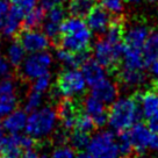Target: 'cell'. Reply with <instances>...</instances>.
<instances>
[{
    "instance_id": "f907efd6",
    "label": "cell",
    "mask_w": 158,
    "mask_h": 158,
    "mask_svg": "<svg viewBox=\"0 0 158 158\" xmlns=\"http://www.w3.org/2000/svg\"><path fill=\"white\" fill-rule=\"evenodd\" d=\"M129 158H142V157L138 156V153H136V155H134V156H131V157H129Z\"/></svg>"
},
{
    "instance_id": "8fae6325",
    "label": "cell",
    "mask_w": 158,
    "mask_h": 158,
    "mask_svg": "<svg viewBox=\"0 0 158 158\" xmlns=\"http://www.w3.org/2000/svg\"><path fill=\"white\" fill-rule=\"evenodd\" d=\"M56 113H57V118L62 122V127L64 130L66 131L73 130L76 126V118L80 113L78 105L73 100H71L70 98L62 99L58 102Z\"/></svg>"
},
{
    "instance_id": "f35d334b",
    "label": "cell",
    "mask_w": 158,
    "mask_h": 158,
    "mask_svg": "<svg viewBox=\"0 0 158 158\" xmlns=\"http://www.w3.org/2000/svg\"><path fill=\"white\" fill-rule=\"evenodd\" d=\"M10 1L13 4V6L21 8L25 13H28L35 7V0H10Z\"/></svg>"
},
{
    "instance_id": "484cf974",
    "label": "cell",
    "mask_w": 158,
    "mask_h": 158,
    "mask_svg": "<svg viewBox=\"0 0 158 158\" xmlns=\"http://www.w3.org/2000/svg\"><path fill=\"white\" fill-rule=\"evenodd\" d=\"M118 78L121 80V83L126 86L134 87V86L143 84L145 80V74L143 73V70L122 69V71L118 74Z\"/></svg>"
},
{
    "instance_id": "1f68e13d",
    "label": "cell",
    "mask_w": 158,
    "mask_h": 158,
    "mask_svg": "<svg viewBox=\"0 0 158 158\" xmlns=\"http://www.w3.org/2000/svg\"><path fill=\"white\" fill-rule=\"evenodd\" d=\"M42 93L40 92H36V91H33L28 94L27 97V100H26V104H25V110L28 112V113H31L34 112L36 109L40 108V106L42 105Z\"/></svg>"
},
{
    "instance_id": "e0dca14e",
    "label": "cell",
    "mask_w": 158,
    "mask_h": 158,
    "mask_svg": "<svg viewBox=\"0 0 158 158\" xmlns=\"http://www.w3.org/2000/svg\"><path fill=\"white\" fill-rule=\"evenodd\" d=\"M81 73L84 76L86 84L93 86L100 80L106 78V70L102 65H100L95 59L89 58L80 65Z\"/></svg>"
},
{
    "instance_id": "9c48e42d",
    "label": "cell",
    "mask_w": 158,
    "mask_h": 158,
    "mask_svg": "<svg viewBox=\"0 0 158 158\" xmlns=\"http://www.w3.org/2000/svg\"><path fill=\"white\" fill-rule=\"evenodd\" d=\"M16 36L23 49L31 54L44 51L51 44L49 37L37 29H21Z\"/></svg>"
},
{
    "instance_id": "ab89813d",
    "label": "cell",
    "mask_w": 158,
    "mask_h": 158,
    "mask_svg": "<svg viewBox=\"0 0 158 158\" xmlns=\"http://www.w3.org/2000/svg\"><path fill=\"white\" fill-rule=\"evenodd\" d=\"M10 4L8 1L6 0H0V33L2 30V27H4V23L6 21V18L8 15V12H10Z\"/></svg>"
},
{
    "instance_id": "5bb4252c",
    "label": "cell",
    "mask_w": 158,
    "mask_h": 158,
    "mask_svg": "<svg viewBox=\"0 0 158 158\" xmlns=\"http://www.w3.org/2000/svg\"><path fill=\"white\" fill-rule=\"evenodd\" d=\"M150 34V29L145 25H135L127 31H124V44L133 49L142 50L145 41Z\"/></svg>"
},
{
    "instance_id": "ba28073f",
    "label": "cell",
    "mask_w": 158,
    "mask_h": 158,
    "mask_svg": "<svg viewBox=\"0 0 158 158\" xmlns=\"http://www.w3.org/2000/svg\"><path fill=\"white\" fill-rule=\"evenodd\" d=\"M129 136L137 153L143 152L147 149L158 151V134L153 133L147 124L136 122L129 130Z\"/></svg>"
},
{
    "instance_id": "7dc6e473",
    "label": "cell",
    "mask_w": 158,
    "mask_h": 158,
    "mask_svg": "<svg viewBox=\"0 0 158 158\" xmlns=\"http://www.w3.org/2000/svg\"><path fill=\"white\" fill-rule=\"evenodd\" d=\"M2 124L0 123V143H1V141H2Z\"/></svg>"
},
{
    "instance_id": "f6af8a7d",
    "label": "cell",
    "mask_w": 158,
    "mask_h": 158,
    "mask_svg": "<svg viewBox=\"0 0 158 158\" xmlns=\"http://www.w3.org/2000/svg\"><path fill=\"white\" fill-rule=\"evenodd\" d=\"M151 71H152V73L157 77L158 76V57H157V59L153 62L152 64H151Z\"/></svg>"
},
{
    "instance_id": "7402d4cb",
    "label": "cell",
    "mask_w": 158,
    "mask_h": 158,
    "mask_svg": "<svg viewBox=\"0 0 158 158\" xmlns=\"http://www.w3.org/2000/svg\"><path fill=\"white\" fill-rule=\"evenodd\" d=\"M142 55H143L144 64L147 66H151L153 62L158 57V31L150 33L148 39L142 48Z\"/></svg>"
},
{
    "instance_id": "f1b7e54d",
    "label": "cell",
    "mask_w": 158,
    "mask_h": 158,
    "mask_svg": "<svg viewBox=\"0 0 158 158\" xmlns=\"http://www.w3.org/2000/svg\"><path fill=\"white\" fill-rule=\"evenodd\" d=\"M89 142V136L87 133L80 131L74 129L72 133L69 135V141L68 143L70 147L76 150H83L84 148H87V144Z\"/></svg>"
},
{
    "instance_id": "b9f144b4",
    "label": "cell",
    "mask_w": 158,
    "mask_h": 158,
    "mask_svg": "<svg viewBox=\"0 0 158 158\" xmlns=\"http://www.w3.org/2000/svg\"><path fill=\"white\" fill-rule=\"evenodd\" d=\"M148 127L153 133L158 134V112L156 114H153L151 118H148Z\"/></svg>"
},
{
    "instance_id": "6da1fadb",
    "label": "cell",
    "mask_w": 158,
    "mask_h": 158,
    "mask_svg": "<svg viewBox=\"0 0 158 158\" xmlns=\"http://www.w3.org/2000/svg\"><path fill=\"white\" fill-rule=\"evenodd\" d=\"M141 118L139 104L134 95L115 100L108 109V123L118 133L130 129Z\"/></svg>"
},
{
    "instance_id": "4dcf8cb0",
    "label": "cell",
    "mask_w": 158,
    "mask_h": 158,
    "mask_svg": "<svg viewBox=\"0 0 158 158\" xmlns=\"http://www.w3.org/2000/svg\"><path fill=\"white\" fill-rule=\"evenodd\" d=\"M97 128L95 124H94L92 118L85 113H79L77 118H76V126H74V129L77 130H80V131H84V133H92L94 129Z\"/></svg>"
},
{
    "instance_id": "836d02e7",
    "label": "cell",
    "mask_w": 158,
    "mask_h": 158,
    "mask_svg": "<svg viewBox=\"0 0 158 158\" xmlns=\"http://www.w3.org/2000/svg\"><path fill=\"white\" fill-rule=\"evenodd\" d=\"M65 15H66V12L63 8V6H56V7H52L48 10V14H47V18H48V21H51V22H55V23H58L60 25L65 19Z\"/></svg>"
},
{
    "instance_id": "9a60e30c",
    "label": "cell",
    "mask_w": 158,
    "mask_h": 158,
    "mask_svg": "<svg viewBox=\"0 0 158 158\" xmlns=\"http://www.w3.org/2000/svg\"><path fill=\"white\" fill-rule=\"evenodd\" d=\"M134 97L137 99L139 108L142 112V116L145 118H151L153 114L158 112V92L155 89L147 92H136Z\"/></svg>"
},
{
    "instance_id": "ffe728a7",
    "label": "cell",
    "mask_w": 158,
    "mask_h": 158,
    "mask_svg": "<svg viewBox=\"0 0 158 158\" xmlns=\"http://www.w3.org/2000/svg\"><path fill=\"white\" fill-rule=\"evenodd\" d=\"M26 123H27L26 110L16 109L8 115H6V118L2 121V128L10 134H19V131L26 128Z\"/></svg>"
},
{
    "instance_id": "cb8c5ba5",
    "label": "cell",
    "mask_w": 158,
    "mask_h": 158,
    "mask_svg": "<svg viewBox=\"0 0 158 158\" xmlns=\"http://www.w3.org/2000/svg\"><path fill=\"white\" fill-rule=\"evenodd\" d=\"M105 34H106V40L109 43L112 44L121 43L124 35V26L121 18H115L112 20Z\"/></svg>"
},
{
    "instance_id": "d4e9b609",
    "label": "cell",
    "mask_w": 158,
    "mask_h": 158,
    "mask_svg": "<svg viewBox=\"0 0 158 158\" xmlns=\"http://www.w3.org/2000/svg\"><path fill=\"white\" fill-rule=\"evenodd\" d=\"M97 5V0H70L69 12L72 16L85 18L89 10Z\"/></svg>"
},
{
    "instance_id": "8d00e7d4",
    "label": "cell",
    "mask_w": 158,
    "mask_h": 158,
    "mask_svg": "<svg viewBox=\"0 0 158 158\" xmlns=\"http://www.w3.org/2000/svg\"><path fill=\"white\" fill-rule=\"evenodd\" d=\"M51 158H76V155L71 147L58 145L51 153Z\"/></svg>"
},
{
    "instance_id": "7c38bea8",
    "label": "cell",
    "mask_w": 158,
    "mask_h": 158,
    "mask_svg": "<svg viewBox=\"0 0 158 158\" xmlns=\"http://www.w3.org/2000/svg\"><path fill=\"white\" fill-rule=\"evenodd\" d=\"M83 107L85 113L92 118L97 128H102L108 122V112L105 107V104L94 98L92 94L85 98L83 101Z\"/></svg>"
},
{
    "instance_id": "2e32d148",
    "label": "cell",
    "mask_w": 158,
    "mask_h": 158,
    "mask_svg": "<svg viewBox=\"0 0 158 158\" xmlns=\"http://www.w3.org/2000/svg\"><path fill=\"white\" fill-rule=\"evenodd\" d=\"M25 12L16 7V6H12L10 8L8 15L6 18V21L4 23L1 33L6 37H10V36H15L18 35L21 28H22V21L25 18Z\"/></svg>"
},
{
    "instance_id": "ee69618b",
    "label": "cell",
    "mask_w": 158,
    "mask_h": 158,
    "mask_svg": "<svg viewBox=\"0 0 158 158\" xmlns=\"http://www.w3.org/2000/svg\"><path fill=\"white\" fill-rule=\"evenodd\" d=\"M20 158H39V156L33 149H30V150H25Z\"/></svg>"
},
{
    "instance_id": "3957f363",
    "label": "cell",
    "mask_w": 158,
    "mask_h": 158,
    "mask_svg": "<svg viewBox=\"0 0 158 158\" xmlns=\"http://www.w3.org/2000/svg\"><path fill=\"white\" fill-rule=\"evenodd\" d=\"M124 49L126 44L122 42L118 44H112L106 39H100L95 42L93 47L94 59L105 69L112 71L116 69L118 64L121 62Z\"/></svg>"
},
{
    "instance_id": "d6a6232c",
    "label": "cell",
    "mask_w": 158,
    "mask_h": 158,
    "mask_svg": "<svg viewBox=\"0 0 158 158\" xmlns=\"http://www.w3.org/2000/svg\"><path fill=\"white\" fill-rule=\"evenodd\" d=\"M42 30L49 37V40L51 41L52 44H57V41H58L59 35H60L58 23H55V22H51V21H47L45 23H42Z\"/></svg>"
},
{
    "instance_id": "83f0119b",
    "label": "cell",
    "mask_w": 158,
    "mask_h": 158,
    "mask_svg": "<svg viewBox=\"0 0 158 158\" xmlns=\"http://www.w3.org/2000/svg\"><path fill=\"white\" fill-rule=\"evenodd\" d=\"M25 52L26 50L21 45L19 41L16 40L14 42H12L7 50V57L10 65H13L15 68H18L22 64L23 59H25Z\"/></svg>"
},
{
    "instance_id": "ac0fdd59",
    "label": "cell",
    "mask_w": 158,
    "mask_h": 158,
    "mask_svg": "<svg viewBox=\"0 0 158 158\" xmlns=\"http://www.w3.org/2000/svg\"><path fill=\"white\" fill-rule=\"evenodd\" d=\"M25 150L21 148L19 134L2 137L0 143V158H20Z\"/></svg>"
},
{
    "instance_id": "e575fe53",
    "label": "cell",
    "mask_w": 158,
    "mask_h": 158,
    "mask_svg": "<svg viewBox=\"0 0 158 158\" xmlns=\"http://www.w3.org/2000/svg\"><path fill=\"white\" fill-rule=\"evenodd\" d=\"M100 5L112 14H120L123 10V0H99Z\"/></svg>"
},
{
    "instance_id": "d6986e66",
    "label": "cell",
    "mask_w": 158,
    "mask_h": 158,
    "mask_svg": "<svg viewBox=\"0 0 158 158\" xmlns=\"http://www.w3.org/2000/svg\"><path fill=\"white\" fill-rule=\"evenodd\" d=\"M56 56L58 60L64 64L69 69H77L84 63L85 60L89 58V50L81 51V52H72L69 50H65L63 48H58L56 51Z\"/></svg>"
},
{
    "instance_id": "44dd1931",
    "label": "cell",
    "mask_w": 158,
    "mask_h": 158,
    "mask_svg": "<svg viewBox=\"0 0 158 158\" xmlns=\"http://www.w3.org/2000/svg\"><path fill=\"white\" fill-rule=\"evenodd\" d=\"M122 66L123 69L129 70H143L145 68L144 64L143 55H142V50L133 49L126 45L124 49V54L122 56Z\"/></svg>"
},
{
    "instance_id": "7bdbcfd3",
    "label": "cell",
    "mask_w": 158,
    "mask_h": 158,
    "mask_svg": "<svg viewBox=\"0 0 158 158\" xmlns=\"http://www.w3.org/2000/svg\"><path fill=\"white\" fill-rule=\"evenodd\" d=\"M10 72V63L0 55V77H4Z\"/></svg>"
},
{
    "instance_id": "8992f818",
    "label": "cell",
    "mask_w": 158,
    "mask_h": 158,
    "mask_svg": "<svg viewBox=\"0 0 158 158\" xmlns=\"http://www.w3.org/2000/svg\"><path fill=\"white\" fill-rule=\"evenodd\" d=\"M52 63V57L47 51L34 52L23 59L21 66V76L26 80H35L43 74L49 73V68Z\"/></svg>"
},
{
    "instance_id": "f5cc1de1",
    "label": "cell",
    "mask_w": 158,
    "mask_h": 158,
    "mask_svg": "<svg viewBox=\"0 0 158 158\" xmlns=\"http://www.w3.org/2000/svg\"><path fill=\"white\" fill-rule=\"evenodd\" d=\"M148 1H151V2H157L158 0H148Z\"/></svg>"
},
{
    "instance_id": "277c9868",
    "label": "cell",
    "mask_w": 158,
    "mask_h": 158,
    "mask_svg": "<svg viewBox=\"0 0 158 158\" xmlns=\"http://www.w3.org/2000/svg\"><path fill=\"white\" fill-rule=\"evenodd\" d=\"M56 89L65 98H73L83 94L86 89V81L81 71L77 69L62 71L56 80Z\"/></svg>"
},
{
    "instance_id": "f546056e",
    "label": "cell",
    "mask_w": 158,
    "mask_h": 158,
    "mask_svg": "<svg viewBox=\"0 0 158 158\" xmlns=\"http://www.w3.org/2000/svg\"><path fill=\"white\" fill-rule=\"evenodd\" d=\"M18 105L15 94H1L0 95V118L12 113Z\"/></svg>"
},
{
    "instance_id": "60d3db41",
    "label": "cell",
    "mask_w": 158,
    "mask_h": 158,
    "mask_svg": "<svg viewBox=\"0 0 158 158\" xmlns=\"http://www.w3.org/2000/svg\"><path fill=\"white\" fill-rule=\"evenodd\" d=\"M64 0H41V7L44 10H49L52 7L63 5Z\"/></svg>"
},
{
    "instance_id": "74e56055",
    "label": "cell",
    "mask_w": 158,
    "mask_h": 158,
    "mask_svg": "<svg viewBox=\"0 0 158 158\" xmlns=\"http://www.w3.org/2000/svg\"><path fill=\"white\" fill-rule=\"evenodd\" d=\"M1 94H15V84L12 79L7 78L0 81V95Z\"/></svg>"
},
{
    "instance_id": "7a4b0ae2",
    "label": "cell",
    "mask_w": 158,
    "mask_h": 158,
    "mask_svg": "<svg viewBox=\"0 0 158 158\" xmlns=\"http://www.w3.org/2000/svg\"><path fill=\"white\" fill-rule=\"evenodd\" d=\"M57 121L56 109L43 107L31 112L27 118L26 133L35 139H40L52 133Z\"/></svg>"
},
{
    "instance_id": "816d5d0a",
    "label": "cell",
    "mask_w": 158,
    "mask_h": 158,
    "mask_svg": "<svg viewBox=\"0 0 158 158\" xmlns=\"http://www.w3.org/2000/svg\"><path fill=\"white\" fill-rule=\"evenodd\" d=\"M127 1H129V2H138L139 0H127Z\"/></svg>"
},
{
    "instance_id": "603a6c76",
    "label": "cell",
    "mask_w": 158,
    "mask_h": 158,
    "mask_svg": "<svg viewBox=\"0 0 158 158\" xmlns=\"http://www.w3.org/2000/svg\"><path fill=\"white\" fill-rule=\"evenodd\" d=\"M45 18V10L40 6L34 7L28 13L25 14L22 21V28L21 29H37L40 26H42Z\"/></svg>"
},
{
    "instance_id": "52a82bcc",
    "label": "cell",
    "mask_w": 158,
    "mask_h": 158,
    "mask_svg": "<svg viewBox=\"0 0 158 158\" xmlns=\"http://www.w3.org/2000/svg\"><path fill=\"white\" fill-rule=\"evenodd\" d=\"M91 39L92 34L86 25L66 34H60L56 45H58V48H63L72 52H81L89 50Z\"/></svg>"
},
{
    "instance_id": "681fc988",
    "label": "cell",
    "mask_w": 158,
    "mask_h": 158,
    "mask_svg": "<svg viewBox=\"0 0 158 158\" xmlns=\"http://www.w3.org/2000/svg\"><path fill=\"white\" fill-rule=\"evenodd\" d=\"M155 87L158 89V76L156 77V79H155Z\"/></svg>"
},
{
    "instance_id": "5b68a950",
    "label": "cell",
    "mask_w": 158,
    "mask_h": 158,
    "mask_svg": "<svg viewBox=\"0 0 158 158\" xmlns=\"http://www.w3.org/2000/svg\"><path fill=\"white\" fill-rule=\"evenodd\" d=\"M87 151L94 158H120L116 141L110 131H100L89 138Z\"/></svg>"
},
{
    "instance_id": "d590c367",
    "label": "cell",
    "mask_w": 158,
    "mask_h": 158,
    "mask_svg": "<svg viewBox=\"0 0 158 158\" xmlns=\"http://www.w3.org/2000/svg\"><path fill=\"white\" fill-rule=\"evenodd\" d=\"M50 81H51L50 74H43V76H41V77L35 79L34 84L31 85V89L36 91V92H40V93H43V92H45L47 89H49Z\"/></svg>"
},
{
    "instance_id": "c3c4849f",
    "label": "cell",
    "mask_w": 158,
    "mask_h": 158,
    "mask_svg": "<svg viewBox=\"0 0 158 158\" xmlns=\"http://www.w3.org/2000/svg\"><path fill=\"white\" fill-rule=\"evenodd\" d=\"M39 158H51V157H49V155H48V153H42Z\"/></svg>"
},
{
    "instance_id": "4fadbf2b",
    "label": "cell",
    "mask_w": 158,
    "mask_h": 158,
    "mask_svg": "<svg viewBox=\"0 0 158 158\" xmlns=\"http://www.w3.org/2000/svg\"><path fill=\"white\" fill-rule=\"evenodd\" d=\"M91 94L105 105H112L118 94V85L109 79L105 78L92 86Z\"/></svg>"
},
{
    "instance_id": "4316f807",
    "label": "cell",
    "mask_w": 158,
    "mask_h": 158,
    "mask_svg": "<svg viewBox=\"0 0 158 158\" xmlns=\"http://www.w3.org/2000/svg\"><path fill=\"white\" fill-rule=\"evenodd\" d=\"M116 145H118V153H120V157L121 158H129L137 153L135 151V149H134V145L131 143V139H130L128 130H123V131L118 133Z\"/></svg>"
},
{
    "instance_id": "30bf717a",
    "label": "cell",
    "mask_w": 158,
    "mask_h": 158,
    "mask_svg": "<svg viewBox=\"0 0 158 158\" xmlns=\"http://www.w3.org/2000/svg\"><path fill=\"white\" fill-rule=\"evenodd\" d=\"M112 15L101 5H95L86 15V25L91 31L104 34L112 22Z\"/></svg>"
},
{
    "instance_id": "bcb514c9",
    "label": "cell",
    "mask_w": 158,
    "mask_h": 158,
    "mask_svg": "<svg viewBox=\"0 0 158 158\" xmlns=\"http://www.w3.org/2000/svg\"><path fill=\"white\" fill-rule=\"evenodd\" d=\"M77 158H94V157L89 152V151H87V152H83V151H81V152L78 153Z\"/></svg>"
}]
</instances>
